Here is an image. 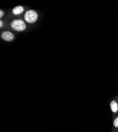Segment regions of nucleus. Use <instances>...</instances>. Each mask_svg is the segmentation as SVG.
I'll return each instance as SVG.
<instances>
[{"mask_svg":"<svg viewBox=\"0 0 118 132\" xmlns=\"http://www.w3.org/2000/svg\"><path fill=\"white\" fill-rule=\"evenodd\" d=\"M24 18L27 22L29 23H33L37 21L38 18V15L35 11L30 10L26 12Z\"/></svg>","mask_w":118,"mask_h":132,"instance_id":"obj_1","label":"nucleus"},{"mask_svg":"<svg viewBox=\"0 0 118 132\" xmlns=\"http://www.w3.org/2000/svg\"><path fill=\"white\" fill-rule=\"evenodd\" d=\"M11 27L17 31H22L26 29V24L25 22L20 19L13 20L11 23Z\"/></svg>","mask_w":118,"mask_h":132,"instance_id":"obj_2","label":"nucleus"},{"mask_svg":"<svg viewBox=\"0 0 118 132\" xmlns=\"http://www.w3.org/2000/svg\"><path fill=\"white\" fill-rule=\"evenodd\" d=\"M1 38L3 40L6 41H11L13 40L14 36L12 32L10 31H4L1 35Z\"/></svg>","mask_w":118,"mask_h":132,"instance_id":"obj_3","label":"nucleus"},{"mask_svg":"<svg viewBox=\"0 0 118 132\" xmlns=\"http://www.w3.org/2000/svg\"><path fill=\"white\" fill-rule=\"evenodd\" d=\"M111 111L113 114H116L118 112V103L116 101H112L110 103Z\"/></svg>","mask_w":118,"mask_h":132,"instance_id":"obj_4","label":"nucleus"},{"mask_svg":"<svg viewBox=\"0 0 118 132\" xmlns=\"http://www.w3.org/2000/svg\"><path fill=\"white\" fill-rule=\"evenodd\" d=\"M24 11V8L22 6H18L15 7L13 10L12 13L14 15H18L21 13H22Z\"/></svg>","mask_w":118,"mask_h":132,"instance_id":"obj_5","label":"nucleus"},{"mask_svg":"<svg viewBox=\"0 0 118 132\" xmlns=\"http://www.w3.org/2000/svg\"><path fill=\"white\" fill-rule=\"evenodd\" d=\"M111 132H118V116L114 117L113 121V128Z\"/></svg>","mask_w":118,"mask_h":132,"instance_id":"obj_6","label":"nucleus"},{"mask_svg":"<svg viewBox=\"0 0 118 132\" xmlns=\"http://www.w3.org/2000/svg\"><path fill=\"white\" fill-rule=\"evenodd\" d=\"M4 15V12L2 10L0 11V17L2 18L3 16V15Z\"/></svg>","mask_w":118,"mask_h":132,"instance_id":"obj_7","label":"nucleus"},{"mask_svg":"<svg viewBox=\"0 0 118 132\" xmlns=\"http://www.w3.org/2000/svg\"><path fill=\"white\" fill-rule=\"evenodd\" d=\"M2 26H3V22L2 21H0V27H1V28L2 27Z\"/></svg>","mask_w":118,"mask_h":132,"instance_id":"obj_8","label":"nucleus"}]
</instances>
